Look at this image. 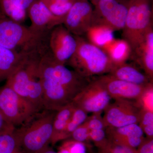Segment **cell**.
<instances>
[{
    "label": "cell",
    "instance_id": "obj_1",
    "mask_svg": "<svg viewBox=\"0 0 153 153\" xmlns=\"http://www.w3.org/2000/svg\"><path fill=\"white\" fill-rule=\"evenodd\" d=\"M38 70L44 109L57 111L71 103L91 80L57 62L48 47L40 52Z\"/></svg>",
    "mask_w": 153,
    "mask_h": 153
},
{
    "label": "cell",
    "instance_id": "obj_2",
    "mask_svg": "<svg viewBox=\"0 0 153 153\" xmlns=\"http://www.w3.org/2000/svg\"><path fill=\"white\" fill-rule=\"evenodd\" d=\"M39 55L38 51L27 53L23 63L6 79V82L38 111L44 109L43 88L38 70Z\"/></svg>",
    "mask_w": 153,
    "mask_h": 153
},
{
    "label": "cell",
    "instance_id": "obj_3",
    "mask_svg": "<svg viewBox=\"0 0 153 153\" xmlns=\"http://www.w3.org/2000/svg\"><path fill=\"white\" fill-rule=\"evenodd\" d=\"M77 45L67 64L79 75L87 78L108 74L114 65L106 53L82 36H75Z\"/></svg>",
    "mask_w": 153,
    "mask_h": 153
},
{
    "label": "cell",
    "instance_id": "obj_4",
    "mask_svg": "<svg viewBox=\"0 0 153 153\" xmlns=\"http://www.w3.org/2000/svg\"><path fill=\"white\" fill-rule=\"evenodd\" d=\"M56 111L42 110L16 129L23 153H39L51 143Z\"/></svg>",
    "mask_w": 153,
    "mask_h": 153
},
{
    "label": "cell",
    "instance_id": "obj_5",
    "mask_svg": "<svg viewBox=\"0 0 153 153\" xmlns=\"http://www.w3.org/2000/svg\"><path fill=\"white\" fill-rule=\"evenodd\" d=\"M49 32H38L13 21L0 12V46L28 52L40 48L48 41Z\"/></svg>",
    "mask_w": 153,
    "mask_h": 153
},
{
    "label": "cell",
    "instance_id": "obj_6",
    "mask_svg": "<svg viewBox=\"0 0 153 153\" xmlns=\"http://www.w3.org/2000/svg\"><path fill=\"white\" fill-rule=\"evenodd\" d=\"M126 6L127 14L122 36L132 52L152 27V0H129Z\"/></svg>",
    "mask_w": 153,
    "mask_h": 153
},
{
    "label": "cell",
    "instance_id": "obj_7",
    "mask_svg": "<svg viewBox=\"0 0 153 153\" xmlns=\"http://www.w3.org/2000/svg\"><path fill=\"white\" fill-rule=\"evenodd\" d=\"M0 111L15 127L22 126L39 112L6 83L0 87Z\"/></svg>",
    "mask_w": 153,
    "mask_h": 153
},
{
    "label": "cell",
    "instance_id": "obj_8",
    "mask_svg": "<svg viewBox=\"0 0 153 153\" xmlns=\"http://www.w3.org/2000/svg\"><path fill=\"white\" fill-rule=\"evenodd\" d=\"M144 108L140 101L115 99L104 110L102 118L106 127L119 128L139 124Z\"/></svg>",
    "mask_w": 153,
    "mask_h": 153
},
{
    "label": "cell",
    "instance_id": "obj_9",
    "mask_svg": "<svg viewBox=\"0 0 153 153\" xmlns=\"http://www.w3.org/2000/svg\"><path fill=\"white\" fill-rule=\"evenodd\" d=\"M93 2L91 26H104L114 32L123 29L127 14L126 5L116 0H96Z\"/></svg>",
    "mask_w": 153,
    "mask_h": 153
},
{
    "label": "cell",
    "instance_id": "obj_10",
    "mask_svg": "<svg viewBox=\"0 0 153 153\" xmlns=\"http://www.w3.org/2000/svg\"><path fill=\"white\" fill-rule=\"evenodd\" d=\"M112 99L98 78L89 83L74 97L72 103L87 113L100 114Z\"/></svg>",
    "mask_w": 153,
    "mask_h": 153
},
{
    "label": "cell",
    "instance_id": "obj_11",
    "mask_svg": "<svg viewBox=\"0 0 153 153\" xmlns=\"http://www.w3.org/2000/svg\"><path fill=\"white\" fill-rule=\"evenodd\" d=\"M76 45L75 36L63 25L56 26L49 32L48 47L54 58L59 63L66 64L75 52Z\"/></svg>",
    "mask_w": 153,
    "mask_h": 153
},
{
    "label": "cell",
    "instance_id": "obj_12",
    "mask_svg": "<svg viewBox=\"0 0 153 153\" xmlns=\"http://www.w3.org/2000/svg\"><path fill=\"white\" fill-rule=\"evenodd\" d=\"M111 98L140 101L143 96L153 82L143 85L117 79L109 74L97 76Z\"/></svg>",
    "mask_w": 153,
    "mask_h": 153
},
{
    "label": "cell",
    "instance_id": "obj_13",
    "mask_svg": "<svg viewBox=\"0 0 153 153\" xmlns=\"http://www.w3.org/2000/svg\"><path fill=\"white\" fill-rule=\"evenodd\" d=\"M93 10L88 0H76L65 16L63 25L74 36H82L91 26Z\"/></svg>",
    "mask_w": 153,
    "mask_h": 153
},
{
    "label": "cell",
    "instance_id": "obj_14",
    "mask_svg": "<svg viewBox=\"0 0 153 153\" xmlns=\"http://www.w3.org/2000/svg\"><path fill=\"white\" fill-rule=\"evenodd\" d=\"M27 13L31 22L30 27L38 32H49L56 26L63 25L65 18L52 14L41 0H35L28 8Z\"/></svg>",
    "mask_w": 153,
    "mask_h": 153
},
{
    "label": "cell",
    "instance_id": "obj_15",
    "mask_svg": "<svg viewBox=\"0 0 153 153\" xmlns=\"http://www.w3.org/2000/svg\"><path fill=\"white\" fill-rule=\"evenodd\" d=\"M113 143L136 149L145 140L144 132L139 124H133L119 128H106Z\"/></svg>",
    "mask_w": 153,
    "mask_h": 153
},
{
    "label": "cell",
    "instance_id": "obj_16",
    "mask_svg": "<svg viewBox=\"0 0 153 153\" xmlns=\"http://www.w3.org/2000/svg\"><path fill=\"white\" fill-rule=\"evenodd\" d=\"M137 62L152 81L153 78V30L151 27L142 41L132 52Z\"/></svg>",
    "mask_w": 153,
    "mask_h": 153
},
{
    "label": "cell",
    "instance_id": "obj_17",
    "mask_svg": "<svg viewBox=\"0 0 153 153\" xmlns=\"http://www.w3.org/2000/svg\"><path fill=\"white\" fill-rule=\"evenodd\" d=\"M27 53L10 50L0 46V81L7 79L26 58Z\"/></svg>",
    "mask_w": 153,
    "mask_h": 153
},
{
    "label": "cell",
    "instance_id": "obj_18",
    "mask_svg": "<svg viewBox=\"0 0 153 153\" xmlns=\"http://www.w3.org/2000/svg\"><path fill=\"white\" fill-rule=\"evenodd\" d=\"M117 79L137 85H146L153 82L145 74L126 63L114 66L108 74Z\"/></svg>",
    "mask_w": 153,
    "mask_h": 153
},
{
    "label": "cell",
    "instance_id": "obj_19",
    "mask_svg": "<svg viewBox=\"0 0 153 153\" xmlns=\"http://www.w3.org/2000/svg\"><path fill=\"white\" fill-rule=\"evenodd\" d=\"M102 49L106 53L114 66L126 63L132 54L130 46L123 39H114Z\"/></svg>",
    "mask_w": 153,
    "mask_h": 153
},
{
    "label": "cell",
    "instance_id": "obj_20",
    "mask_svg": "<svg viewBox=\"0 0 153 153\" xmlns=\"http://www.w3.org/2000/svg\"><path fill=\"white\" fill-rule=\"evenodd\" d=\"M74 108V105L71 102L56 111L53 122L52 144L55 145L58 142V138L71 119Z\"/></svg>",
    "mask_w": 153,
    "mask_h": 153
},
{
    "label": "cell",
    "instance_id": "obj_21",
    "mask_svg": "<svg viewBox=\"0 0 153 153\" xmlns=\"http://www.w3.org/2000/svg\"><path fill=\"white\" fill-rule=\"evenodd\" d=\"M114 32L104 26H92L85 35L88 41L102 49L114 40Z\"/></svg>",
    "mask_w": 153,
    "mask_h": 153
},
{
    "label": "cell",
    "instance_id": "obj_22",
    "mask_svg": "<svg viewBox=\"0 0 153 153\" xmlns=\"http://www.w3.org/2000/svg\"><path fill=\"white\" fill-rule=\"evenodd\" d=\"M74 106V111L71 119L58 138V142L69 138L74 131L79 126L84 123L88 117V113L80 108L75 105Z\"/></svg>",
    "mask_w": 153,
    "mask_h": 153
},
{
    "label": "cell",
    "instance_id": "obj_23",
    "mask_svg": "<svg viewBox=\"0 0 153 153\" xmlns=\"http://www.w3.org/2000/svg\"><path fill=\"white\" fill-rule=\"evenodd\" d=\"M0 11L6 17L21 24L27 14V10L17 7L10 0H0Z\"/></svg>",
    "mask_w": 153,
    "mask_h": 153
},
{
    "label": "cell",
    "instance_id": "obj_24",
    "mask_svg": "<svg viewBox=\"0 0 153 153\" xmlns=\"http://www.w3.org/2000/svg\"><path fill=\"white\" fill-rule=\"evenodd\" d=\"M20 151V143L16 128L0 135V153H16Z\"/></svg>",
    "mask_w": 153,
    "mask_h": 153
},
{
    "label": "cell",
    "instance_id": "obj_25",
    "mask_svg": "<svg viewBox=\"0 0 153 153\" xmlns=\"http://www.w3.org/2000/svg\"><path fill=\"white\" fill-rule=\"evenodd\" d=\"M58 153H86L84 143L70 139L64 142L59 148Z\"/></svg>",
    "mask_w": 153,
    "mask_h": 153
},
{
    "label": "cell",
    "instance_id": "obj_26",
    "mask_svg": "<svg viewBox=\"0 0 153 153\" xmlns=\"http://www.w3.org/2000/svg\"><path fill=\"white\" fill-rule=\"evenodd\" d=\"M89 131L90 130L84 123L74 131L69 138L76 141L84 143L89 140Z\"/></svg>",
    "mask_w": 153,
    "mask_h": 153
},
{
    "label": "cell",
    "instance_id": "obj_27",
    "mask_svg": "<svg viewBox=\"0 0 153 153\" xmlns=\"http://www.w3.org/2000/svg\"><path fill=\"white\" fill-rule=\"evenodd\" d=\"M100 114H93L90 117H88L84 123L89 130L105 129L106 128L104 120L100 116Z\"/></svg>",
    "mask_w": 153,
    "mask_h": 153
},
{
    "label": "cell",
    "instance_id": "obj_28",
    "mask_svg": "<svg viewBox=\"0 0 153 153\" xmlns=\"http://www.w3.org/2000/svg\"><path fill=\"white\" fill-rule=\"evenodd\" d=\"M106 133L105 129L90 130L89 131V140L98 144L102 145L104 146L107 143H105Z\"/></svg>",
    "mask_w": 153,
    "mask_h": 153
},
{
    "label": "cell",
    "instance_id": "obj_29",
    "mask_svg": "<svg viewBox=\"0 0 153 153\" xmlns=\"http://www.w3.org/2000/svg\"><path fill=\"white\" fill-rule=\"evenodd\" d=\"M139 125L142 129L151 125H153V111L144 108Z\"/></svg>",
    "mask_w": 153,
    "mask_h": 153
},
{
    "label": "cell",
    "instance_id": "obj_30",
    "mask_svg": "<svg viewBox=\"0 0 153 153\" xmlns=\"http://www.w3.org/2000/svg\"><path fill=\"white\" fill-rule=\"evenodd\" d=\"M16 127L6 120L0 111V135L14 131Z\"/></svg>",
    "mask_w": 153,
    "mask_h": 153
},
{
    "label": "cell",
    "instance_id": "obj_31",
    "mask_svg": "<svg viewBox=\"0 0 153 153\" xmlns=\"http://www.w3.org/2000/svg\"><path fill=\"white\" fill-rule=\"evenodd\" d=\"M137 151V153H153V138L144 140Z\"/></svg>",
    "mask_w": 153,
    "mask_h": 153
},
{
    "label": "cell",
    "instance_id": "obj_32",
    "mask_svg": "<svg viewBox=\"0 0 153 153\" xmlns=\"http://www.w3.org/2000/svg\"><path fill=\"white\" fill-rule=\"evenodd\" d=\"M19 7L27 11L28 8L35 0H10Z\"/></svg>",
    "mask_w": 153,
    "mask_h": 153
},
{
    "label": "cell",
    "instance_id": "obj_33",
    "mask_svg": "<svg viewBox=\"0 0 153 153\" xmlns=\"http://www.w3.org/2000/svg\"><path fill=\"white\" fill-rule=\"evenodd\" d=\"M39 153H58L54 151L52 148H50L49 146L44 149Z\"/></svg>",
    "mask_w": 153,
    "mask_h": 153
},
{
    "label": "cell",
    "instance_id": "obj_34",
    "mask_svg": "<svg viewBox=\"0 0 153 153\" xmlns=\"http://www.w3.org/2000/svg\"><path fill=\"white\" fill-rule=\"evenodd\" d=\"M16 153H24L21 152H16Z\"/></svg>",
    "mask_w": 153,
    "mask_h": 153
},
{
    "label": "cell",
    "instance_id": "obj_35",
    "mask_svg": "<svg viewBox=\"0 0 153 153\" xmlns=\"http://www.w3.org/2000/svg\"><path fill=\"white\" fill-rule=\"evenodd\" d=\"M95 1H96V0H95Z\"/></svg>",
    "mask_w": 153,
    "mask_h": 153
}]
</instances>
